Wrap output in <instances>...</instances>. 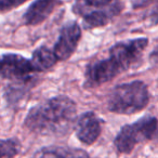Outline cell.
<instances>
[{"instance_id": "6da1fadb", "label": "cell", "mask_w": 158, "mask_h": 158, "mask_svg": "<svg viewBox=\"0 0 158 158\" xmlns=\"http://www.w3.org/2000/svg\"><path fill=\"white\" fill-rule=\"evenodd\" d=\"M76 117V104L67 97H56L34 106L25 119L31 131L44 135L64 134Z\"/></svg>"}, {"instance_id": "7a4b0ae2", "label": "cell", "mask_w": 158, "mask_h": 158, "mask_svg": "<svg viewBox=\"0 0 158 158\" xmlns=\"http://www.w3.org/2000/svg\"><path fill=\"white\" fill-rule=\"evenodd\" d=\"M148 90L144 82H128L117 86L108 98V110L121 115L141 112L148 104Z\"/></svg>"}, {"instance_id": "9c48e42d", "label": "cell", "mask_w": 158, "mask_h": 158, "mask_svg": "<svg viewBox=\"0 0 158 158\" xmlns=\"http://www.w3.org/2000/svg\"><path fill=\"white\" fill-rule=\"evenodd\" d=\"M101 123L94 113H85L77 120V138L84 144H93L101 134Z\"/></svg>"}, {"instance_id": "2e32d148", "label": "cell", "mask_w": 158, "mask_h": 158, "mask_svg": "<svg viewBox=\"0 0 158 158\" xmlns=\"http://www.w3.org/2000/svg\"><path fill=\"white\" fill-rule=\"evenodd\" d=\"M152 61H153L154 63L157 64V65H158V49H157V50H155L153 53H152Z\"/></svg>"}, {"instance_id": "4fadbf2b", "label": "cell", "mask_w": 158, "mask_h": 158, "mask_svg": "<svg viewBox=\"0 0 158 158\" xmlns=\"http://www.w3.org/2000/svg\"><path fill=\"white\" fill-rule=\"evenodd\" d=\"M20 152V143L15 139L1 141V158H13Z\"/></svg>"}, {"instance_id": "52a82bcc", "label": "cell", "mask_w": 158, "mask_h": 158, "mask_svg": "<svg viewBox=\"0 0 158 158\" xmlns=\"http://www.w3.org/2000/svg\"><path fill=\"white\" fill-rule=\"evenodd\" d=\"M81 37V29L76 22H70L62 28L59 39L54 44V51L59 61L69 59L75 52L79 40Z\"/></svg>"}, {"instance_id": "277c9868", "label": "cell", "mask_w": 158, "mask_h": 158, "mask_svg": "<svg viewBox=\"0 0 158 158\" xmlns=\"http://www.w3.org/2000/svg\"><path fill=\"white\" fill-rule=\"evenodd\" d=\"M157 128L158 123L155 117H143L132 125L123 127L115 139V146L120 153H130L138 143L151 140L157 132Z\"/></svg>"}, {"instance_id": "7c38bea8", "label": "cell", "mask_w": 158, "mask_h": 158, "mask_svg": "<svg viewBox=\"0 0 158 158\" xmlns=\"http://www.w3.org/2000/svg\"><path fill=\"white\" fill-rule=\"evenodd\" d=\"M59 61L54 51L50 50L47 47H40L33 53L31 63L34 72H46L55 65Z\"/></svg>"}, {"instance_id": "9a60e30c", "label": "cell", "mask_w": 158, "mask_h": 158, "mask_svg": "<svg viewBox=\"0 0 158 158\" xmlns=\"http://www.w3.org/2000/svg\"><path fill=\"white\" fill-rule=\"evenodd\" d=\"M149 20L154 25H158V5L156 6L155 9L152 11L151 15H149Z\"/></svg>"}, {"instance_id": "8992f818", "label": "cell", "mask_w": 158, "mask_h": 158, "mask_svg": "<svg viewBox=\"0 0 158 158\" xmlns=\"http://www.w3.org/2000/svg\"><path fill=\"white\" fill-rule=\"evenodd\" d=\"M121 73L120 68L110 57L102 61H98L91 64L86 72V84L87 88L99 87L105 82L112 80L113 78Z\"/></svg>"}, {"instance_id": "5bb4252c", "label": "cell", "mask_w": 158, "mask_h": 158, "mask_svg": "<svg viewBox=\"0 0 158 158\" xmlns=\"http://www.w3.org/2000/svg\"><path fill=\"white\" fill-rule=\"evenodd\" d=\"M25 1H27V0H0V8H1V11L6 12L8 10L19 7Z\"/></svg>"}, {"instance_id": "30bf717a", "label": "cell", "mask_w": 158, "mask_h": 158, "mask_svg": "<svg viewBox=\"0 0 158 158\" xmlns=\"http://www.w3.org/2000/svg\"><path fill=\"white\" fill-rule=\"evenodd\" d=\"M59 0H36L25 12L23 20L27 25H38L44 22L54 10Z\"/></svg>"}, {"instance_id": "3957f363", "label": "cell", "mask_w": 158, "mask_h": 158, "mask_svg": "<svg viewBox=\"0 0 158 158\" xmlns=\"http://www.w3.org/2000/svg\"><path fill=\"white\" fill-rule=\"evenodd\" d=\"M120 10L119 0H77L74 6V11L90 28L106 25Z\"/></svg>"}, {"instance_id": "5b68a950", "label": "cell", "mask_w": 158, "mask_h": 158, "mask_svg": "<svg viewBox=\"0 0 158 158\" xmlns=\"http://www.w3.org/2000/svg\"><path fill=\"white\" fill-rule=\"evenodd\" d=\"M147 44L148 40L146 38H136L118 42L112 47L110 57L117 64L121 72H123L139 63Z\"/></svg>"}, {"instance_id": "ba28073f", "label": "cell", "mask_w": 158, "mask_h": 158, "mask_svg": "<svg viewBox=\"0 0 158 158\" xmlns=\"http://www.w3.org/2000/svg\"><path fill=\"white\" fill-rule=\"evenodd\" d=\"M34 72L31 60L19 54L7 53L1 57V77L2 79H27Z\"/></svg>"}, {"instance_id": "8fae6325", "label": "cell", "mask_w": 158, "mask_h": 158, "mask_svg": "<svg viewBox=\"0 0 158 158\" xmlns=\"http://www.w3.org/2000/svg\"><path fill=\"white\" fill-rule=\"evenodd\" d=\"M33 158H89V155L81 149L49 146L37 152Z\"/></svg>"}]
</instances>
